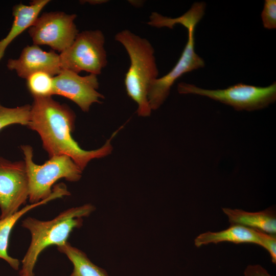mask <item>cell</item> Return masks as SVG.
Wrapping results in <instances>:
<instances>
[{
  "mask_svg": "<svg viewBox=\"0 0 276 276\" xmlns=\"http://www.w3.org/2000/svg\"><path fill=\"white\" fill-rule=\"evenodd\" d=\"M28 198L25 161L11 162L0 157V219L17 212Z\"/></svg>",
  "mask_w": 276,
  "mask_h": 276,
  "instance_id": "obj_9",
  "label": "cell"
},
{
  "mask_svg": "<svg viewBox=\"0 0 276 276\" xmlns=\"http://www.w3.org/2000/svg\"><path fill=\"white\" fill-rule=\"evenodd\" d=\"M115 40L123 45L130 59L124 79L127 95L137 104V114L148 117L152 110L148 100V91L158 75L154 50L147 39L128 30L118 32Z\"/></svg>",
  "mask_w": 276,
  "mask_h": 276,
  "instance_id": "obj_3",
  "label": "cell"
},
{
  "mask_svg": "<svg viewBox=\"0 0 276 276\" xmlns=\"http://www.w3.org/2000/svg\"><path fill=\"white\" fill-rule=\"evenodd\" d=\"M30 110L29 104L8 108L0 103V131L7 126L15 124L27 126L30 121Z\"/></svg>",
  "mask_w": 276,
  "mask_h": 276,
  "instance_id": "obj_18",
  "label": "cell"
},
{
  "mask_svg": "<svg viewBox=\"0 0 276 276\" xmlns=\"http://www.w3.org/2000/svg\"><path fill=\"white\" fill-rule=\"evenodd\" d=\"M96 210L90 203L68 209L47 221L27 217L21 226L31 234V242L22 261L19 276H34V270L38 257L47 247L62 245L67 242L71 233L83 225V217Z\"/></svg>",
  "mask_w": 276,
  "mask_h": 276,
  "instance_id": "obj_2",
  "label": "cell"
},
{
  "mask_svg": "<svg viewBox=\"0 0 276 276\" xmlns=\"http://www.w3.org/2000/svg\"><path fill=\"white\" fill-rule=\"evenodd\" d=\"M179 93L195 94L210 98L234 107L237 110L252 111L263 109L276 100V83L260 87L238 83L223 89H206L181 82Z\"/></svg>",
  "mask_w": 276,
  "mask_h": 276,
  "instance_id": "obj_6",
  "label": "cell"
},
{
  "mask_svg": "<svg viewBox=\"0 0 276 276\" xmlns=\"http://www.w3.org/2000/svg\"><path fill=\"white\" fill-rule=\"evenodd\" d=\"M24 155L29 185V200L31 203L48 198L53 192L52 187L59 179L76 182L79 180L82 171L69 156L56 155L50 157L42 165L35 164L33 151L30 145H21Z\"/></svg>",
  "mask_w": 276,
  "mask_h": 276,
  "instance_id": "obj_5",
  "label": "cell"
},
{
  "mask_svg": "<svg viewBox=\"0 0 276 276\" xmlns=\"http://www.w3.org/2000/svg\"><path fill=\"white\" fill-rule=\"evenodd\" d=\"M231 225H240L252 229L275 235V213L271 208L257 212H249L240 209L222 208Z\"/></svg>",
  "mask_w": 276,
  "mask_h": 276,
  "instance_id": "obj_14",
  "label": "cell"
},
{
  "mask_svg": "<svg viewBox=\"0 0 276 276\" xmlns=\"http://www.w3.org/2000/svg\"><path fill=\"white\" fill-rule=\"evenodd\" d=\"M223 242L235 244L254 243L259 245V230L240 225H231L228 228L220 232L202 233L194 240L195 245L197 247Z\"/></svg>",
  "mask_w": 276,
  "mask_h": 276,
  "instance_id": "obj_15",
  "label": "cell"
},
{
  "mask_svg": "<svg viewBox=\"0 0 276 276\" xmlns=\"http://www.w3.org/2000/svg\"><path fill=\"white\" fill-rule=\"evenodd\" d=\"M53 95L65 97L75 103L84 112H88L94 103H101L104 96L97 91V75L81 76L68 70H62L53 78Z\"/></svg>",
  "mask_w": 276,
  "mask_h": 276,
  "instance_id": "obj_10",
  "label": "cell"
},
{
  "mask_svg": "<svg viewBox=\"0 0 276 276\" xmlns=\"http://www.w3.org/2000/svg\"><path fill=\"white\" fill-rule=\"evenodd\" d=\"M205 4L194 3L185 14L176 18L166 17L163 23L170 29L176 24H181L187 28L188 41L180 57L175 65L166 75L157 78L150 86L148 100L151 110L157 109L168 97L171 86L183 74L204 66V61L195 52V29L204 14Z\"/></svg>",
  "mask_w": 276,
  "mask_h": 276,
  "instance_id": "obj_4",
  "label": "cell"
},
{
  "mask_svg": "<svg viewBox=\"0 0 276 276\" xmlns=\"http://www.w3.org/2000/svg\"><path fill=\"white\" fill-rule=\"evenodd\" d=\"M261 18L265 28H276V1L265 0L261 13Z\"/></svg>",
  "mask_w": 276,
  "mask_h": 276,
  "instance_id": "obj_19",
  "label": "cell"
},
{
  "mask_svg": "<svg viewBox=\"0 0 276 276\" xmlns=\"http://www.w3.org/2000/svg\"><path fill=\"white\" fill-rule=\"evenodd\" d=\"M70 195V192L65 184L63 183L57 184L53 187L52 195L48 198L37 203L27 205L12 215L0 219V259L7 262L14 270H19L20 261L17 259L10 256L8 252L10 235L16 222L31 210L46 204L51 200Z\"/></svg>",
  "mask_w": 276,
  "mask_h": 276,
  "instance_id": "obj_12",
  "label": "cell"
},
{
  "mask_svg": "<svg viewBox=\"0 0 276 276\" xmlns=\"http://www.w3.org/2000/svg\"><path fill=\"white\" fill-rule=\"evenodd\" d=\"M245 276H273L260 265H249L244 271Z\"/></svg>",
  "mask_w": 276,
  "mask_h": 276,
  "instance_id": "obj_21",
  "label": "cell"
},
{
  "mask_svg": "<svg viewBox=\"0 0 276 276\" xmlns=\"http://www.w3.org/2000/svg\"><path fill=\"white\" fill-rule=\"evenodd\" d=\"M77 15L61 11L45 12L28 30L34 44L48 45L60 53L69 48L79 33L74 22Z\"/></svg>",
  "mask_w": 276,
  "mask_h": 276,
  "instance_id": "obj_8",
  "label": "cell"
},
{
  "mask_svg": "<svg viewBox=\"0 0 276 276\" xmlns=\"http://www.w3.org/2000/svg\"><path fill=\"white\" fill-rule=\"evenodd\" d=\"M54 77L44 72H37L27 79V86L34 97H48L53 95Z\"/></svg>",
  "mask_w": 276,
  "mask_h": 276,
  "instance_id": "obj_17",
  "label": "cell"
},
{
  "mask_svg": "<svg viewBox=\"0 0 276 276\" xmlns=\"http://www.w3.org/2000/svg\"><path fill=\"white\" fill-rule=\"evenodd\" d=\"M75 119V114L69 106L60 104L52 97H34L27 127L38 133L50 157L67 155L83 171L91 160L111 153L110 142L118 131L100 148L85 150L80 148L72 135Z\"/></svg>",
  "mask_w": 276,
  "mask_h": 276,
  "instance_id": "obj_1",
  "label": "cell"
},
{
  "mask_svg": "<svg viewBox=\"0 0 276 276\" xmlns=\"http://www.w3.org/2000/svg\"><path fill=\"white\" fill-rule=\"evenodd\" d=\"M57 248L65 255L73 265V271L69 276H109L105 269L92 262L84 251L73 246L69 242L57 246Z\"/></svg>",
  "mask_w": 276,
  "mask_h": 276,
  "instance_id": "obj_16",
  "label": "cell"
},
{
  "mask_svg": "<svg viewBox=\"0 0 276 276\" xmlns=\"http://www.w3.org/2000/svg\"><path fill=\"white\" fill-rule=\"evenodd\" d=\"M260 246H262L269 252L273 263H276V237L259 231Z\"/></svg>",
  "mask_w": 276,
  "mask_h": 276,
  "instance_id": "obj_20",
  "label": "cell"
},
{
  "mask_svg": "<svg viewBox=\"0 0 276 276\" xmlns=\"http://www.w3.org/2000/svg\"><path fill=\"white\" fill-rule=\"evenodd\" d=\"M105 37L99 30L79 32L73 43L59 54L62 70L98 75L107 63Z\"/></svg>",
  "mask_w": 276,
  "mask_h": 276,
  "instance_id": "obj_7",
  "label": "cell"
},
{
  "mask_svg": "<svg viewBox=\"0 0 276 276\" xmlns=\"http://www.w3.org/2000/svg\"><path fill=\"white\" fill-rule=\"evenodd\" d=\"M7 66L25 79L37 72L46 73L55 77L62 71L59 54L52 50L43 51L35 44L26 47L18 58L9 59Z\"/></svg>",
  "mask_w": 276,
  "mask_h": 276,
  "instance_id": "obj_11",
  "label": "cell"
},
{
  "mask_svg": "<svg viewBox=\"0 0 276 276\" xmlns=\"http://www.w3.org/2000/svg\"><path fill=\"white\" fill-rule=\"evenodd\" d=\"M49 2V0H34L31 1L29 5L20 3L13 7L14 20L12 27L7 36L0 40V61L7 47L25 30L32 26L41 11Z\"/></svg>",
  "mask_w": 276,
  "mask_h": 276,
  "instance_id": "obj_13",
  "label": "cell"
}]
</instances>
